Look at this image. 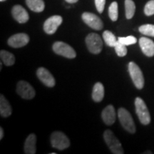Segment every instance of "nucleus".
<instances>
[{
	"instance_id": "nucleus-1",
	"label": "nucleus",
	"mask_w": 154,
	"mask_h": 154,
	"mask_svg": "<svg viewBox=\"0 0 154 154\" xmlns=\"http://www.w3.org/2000/svg\"><path fill=\"white\" fill-rule=\"evenodd\" d=\"M136 112L140 122L143 125H148L151 122V115L148 109L147 106L143 100L140 97H137L135 100Z\"/></svg>"
},
{
	"instance_id": "nucleus-2",
	"label": "nucleus",
	"mask_w": 154,
	"mask_h": 154,
	"mask_svg": "<svg viewBox=\"0 0 154 154\" xmlns=\"http://www.w3.org/2000/svg\"><path fill=\"white\" fill-rule=\"evenodd\" d=\"M118 116L123 128L131 134H134L136 132V126L131 113L124 108H120L118 111Z\"/></svg>"
},
{
	"instance_id": "nucleus-3",
	"label": "nucleus",
	"mask_w": 154,
	"mask_h": 154,
	"mask_svg": "<svg viewBox=\"0 0 154 154\" xmlns=\"http://www.w3.org/2000/svg\"><path fill=\"white\" fill-rule=\"evenodd\" d=\"M103 138L106 143L108 147L114 154H124V151L121 142L115 136L113 133L110 130L105 131L103 134Z\"/></svg>"
},
{
	"instance_id": "nucleus-4",
	"label": "nucleus",
	"mask_w": 154,
	"mask_h": 154,
	"mask_svg": "<svg viewBox=\"0 0 154 154\" xmlns=\"http://www.w3.org/2000/svg\"><path fill=\"white\" fill-rule=\"evenodd\" d=\"M128 72L134 82V85L138 89H142L144 86V77L139 66L134 61L128 63Z\"/></svg>"
},
{
	"instance_id": "nucleus-5",
	"label": "nucleus",
	"mask_w": 154,
	"mask_h": 154,
	"mask_svg": "<svg viewBox=\"0 0 154 154\" xmlns=\"http://www.w3.org/2000/svg\"><path fill=\"white\" fill-rule=\"evenodd\" d=\"M86 44L89 51L94 54H98L102 51L103 42L99 34H89L86 37Z\"/></svg>"
},
{
	"instance_id": "nucleus-6",
	"label": "nucleus",
	"mask_w": 154,
	"mask_h": 154,
	"mask_svg": "<svg viewBox=\"0 0 154 154\" xmlns=\"http://www.w3.org/2000/svg\"><path fill=\"white\" fill-rule=\"evenodd\" d=\"M51 144L53 148L58 150H64L69 147L70 141L63 133L55 131L51 136Z\"/></svg>"
},
{
	"instance_id": "nucleus-7",
	"label": "nucleus",
	"mask_w": 154,
	"mask_h": 154,
	"mask_svg": "<svg viewBox=\"0 0 154 154\" xmlns=\"http://www.w3.org/2000/svg\"><path fill=\"white\" fill-rule=\"evenodd\" d=\"M53 51L58 55L62 56L68 59H74L76 54L74 49L66 43L63 42H56L53 44Z\"/></svg>"
},
{
	"instance_id": "nucleus-8",
	"label": "nucleus",
	"mask_w": 154,
	"mask_h": 154,
	"mask_svg": "<svg viewBox=\"0 0 154 154\" xmlns=\"http://www.w3.org/2000/svg\"><path fill=\"white\" fill-rule=\"evenodd\" d=\"M17 92L21 97L24 99H32L35 96V90L25 81H20L17 83Z\"/></svg>"
},
{
	"instance_id": "nucleus-9",
	"label": "nucleus",
	"mask_w": 154,
	"mask_h": 154,
	"mask_svg": "<svg viewBox=\"0 0 154 154\" xmlns=\"http://www.w3.org/2000/svg\"><path fill=\"white\" fill-rule=\"evenodd\" d=\"M82 19L88 26L95 30H101L103 27V22L97 15L91 12H84L82 14Z\"/></svg>"
},
{
	"instance_id": "nucleus-10",
	"label": "nucleus",
	"mask_w": 154,
	"mask_h": 154,
	"mask_svg": "<svg viewBox=\"0 0 154 154\" xmlns=\"http://www.w3.org/2000/svg\"><path fill=\"white\" fill-rule=\"evenodd\" d=\"M63 19L59 15H54L45 21L44 24V30L48 34H53L57 32L58 27L62 23Z\"/></svg>"
},
{
	"instance_id": "nucleus-11",
	"label": "nucleus",
	"mask_w": 154,
	"mask_h": 154,
	"mask_svg": "<svg viewBox=\"0 0 154 154\" xmlns=\"http://www.w3.org/2000/svg\"><path fill=\"white\" fill-rule=\"evenodd\" d=\"M36 75H37L38 79L41 81L45 86L51 88L55 86L56 82L54 77L47 69L44 68V67L38 68L36 72Z\"/></svg>"
},
{
	"instance_id": "nucleus-12",
	"label": "nucleus",
	"mask_w": 154,
	"mask_h": 154,
	"mask_svg": "<svg viewBox=\"0 0 154 154\" xmlns=\"http://www.w3.org/2000/svg\"><path fill=\"white\" fill-rule=\"evenodd\" d=\"M29 42V36L27 34L19 33L11 36L8 39V44L13 48H20L26 46Z\"/></svg>"
},
{
	"instance_id": "nucleus-13",
	"label": "nucleus",
	"mask_w": 154,
	"mask_h": 154,
	"mask_svg": "<svg viewBox=\"0 0 154 154\" xmlns=\"http://www.w3.org/2000/svg\"><path fill=\"white\" fill-rule=\"evenodd\" d=\"M11 14L15 20L20 24H24V23L27 22L29 19L28 12L21 5L14 6L12 10H11Z\"/></svg>"
},
{
	"instance_id": "nucleus-14",
	"label": "nucleus",
	"mask_w": 154,
	"mask_h": 154,
	"mask_svg": "<svg viewBox=\"0 0 154 154\" xmlns=\"http://www.w3.org/2000/svg\"><path fill=\"white\" fill-rule=\"evenodd\" d=\"M139 46L143 53L149 57L154 56V42L147 37H140Z\"/></svg>"
},
{
	"instance_id": "nucleus-15",
	"label": "nucleus",
	"mask_w": 154,
	"mask_h": 154,
	"mask_svg": "<svg viewBox=\"0 0 154 154\" xmlns=\"http://www.w3.org/2000/svg\"><path fill=\"white\" fill-rule=\"evenodd\" d=\"M101 117L105 124L108 126H111L114 124L116 114L114 107L112 105H109L103 109L101 113Z\"/></svg>"
},
{
	"instance_id": "nucleus-16",
	"label": "nucleus",
	"mask_w": 154,
	"mask_h": 154,
	"mask_svg": "<svg viewBox=\"0 0 154 154\" xmlns=\"http://www.w3.org/2000/svg\"><path fill=\"white\" fill-rule=\"evenodd\" d=\"M36 136L31 134L26 138L24 143V153L26 154H34L36 151Z\"/></svg>"
},
{
	"instance_id": "nucleus-17",
	"label": "nucleus",
	"mask_w": 154,
	"mask_h": 154,
	"mask_svg": "<svg viewBox=\"0 0 154 154\" xmlns=\"http://www.w3.org/2000/svg\"><path fill=\"white\" fill-rule=\"evenodd\" d=\"M12 109L9 101L5 97L3 94L0 96V114L2 117L7 118L11 114Z\"/></svg>"
},
{
	"instance_id": "nucleus-18",
	"label": "nucleus",
	"mask_w": 154,
	"mask_h": 154,
	"mask_svg": "<svg viewBox=\"0 0 154 154\" xmlns=\"http://www.w3.org/2000/svg\"><path fill=\"white\" fill-rule=\"evenodd\" d=\"M104 97V87L101 82H97L94 86L92 99L96 102H101Z\"/></svg>"
},
{
	"instance_id": "nucleus-19",
	"label": "nucleus",
	"mask_w": 154,
	"mask_h": 154,
	"mask_svg": "<svg viewBox=\"0 0 154 154\" xmlns=\"http://www.w3.org/2000/svg\"><path fill=\"white\" fill-rule=\"evenodd\" d=\"M26 3L29 8L34 12H42L45 7L43 0H26Z\"/></svg>"
},
{
	"instance_id": "nucleus-20",
	"label": "nucleus",
	"mask_w": 154,
	"mask_h": 154,
	"mask_svg": "<svg viewBox=\"0 0 154 154\" xmlns=\"http://www.w3.org/2000/svg\"><path fill=\"white\" fill-rule=\"evenodd\" d=\"M0 57H1L2 61L5 63L6 66H10L14 64L15 63V57L14 54L9 52V51H5V50H2L0 51Z\"/></svg>"
},
{
	"instance_id": "nucleus-21",
	"label": "nucleus",
	"mask_w": 154,
	"mask_h": 154,
	"mask_svg": "<svg viewBox=\"0 0 154 154\" xmlns=\"http://www.w3.org/2000/svg\"><path fill=\"white\" fill-rule=\"evenodd\" d=\"M103 38L104 40L105 43L107 44L109 47H114L116 44L118 42V40L116 39L114 34L110 31L106 30L103 33Z\"/></svg>"
},
{
	"instance_id": "nucleus-22",
	"label": "nucleus",
	"mask_w": 154,
	"mask_h": 154,
	"mask_svg": "<svg viewBox=\"0 0 154 154\" xmlns=\"http://www.w3.org/2000/svg\"><path fill=\"white\" fill-rule=\"evenodd\" d=\"M125 10L126 19H131L134 16L136 11V5L133 0H125Z\"/></svg>"
},
{
	"instance_id": "nucleus-23",
	"label": "nucleus",
	"mask_w": 154,
	"mask_h": 154,
	"mask_svg": "<svg viewBox=\"0 0 154 154\" xmlns=\"http://www.w3.org/2000/svg\"><path fill=\"white\" fill-rule=\"evenodd\" d=\"M109 17L113 22H116L119 17V9L118 3L116 2H113L111 3L109 8Z\"/></svg>"
},
{
	"instance_id": "nucleus-24",
	"label": "nucleus",
	"mask_w": 154,
	"mask_h": 154,
	"mask_svg": "<svg viewBox=\"0 0 154 154\" xmlns=\"http://www.w3.org/2000/svg\"><path fill=\"white\" fill-rule=\"evenodd\" d=\"M141 34L146 36H153L154 37V25L153 24H143L138 29Z\"/></svg>"
},
{
	"instance_id": "nucleus-25",
	"label": "nucleus",
	"mask_w": 154,
	"mask_h": 154,
	"mask_svg": "<svg viewBox=\"0 0 154 154\" xmlns=\"http://www.w3.org/2000/svg\"><path fill=\"white\" fill-rule=\"evenodd\" d=\"M114 48H115L116 53L117 54V55H118L119 57H123L126 55L127 49H126V45H124V44H123L122 43H121V42H119L118 41L117 44H116Z\"/></svg>"
},
{
	"instance_id": "nucleus-26",
	"label": "nucleus",
	"mask_w": 154,
	"mask_h": 154,
	"mask_svg": "<svg viewBox=\"0 0 154 154\" xmlns=\"http://www.w3.org/2000/svg\"><path fill=\"white\" fill-rule=\"evenodd\" d=\"M118 41L126 46L132 45L137 42V39L134 36H128L126 37H119Z\"/></svg>"
},
{
	"instance_id": "nucleus-27",
	"label": "nucleus",
	"mask_w": 154,
	"mask_h": 154,
	"mask_svg": "<svg viewBox=\"0 0 154 154\" xmlns=\"http://www.w3.org/2000/svg\"><path fill=\"white\" fill-rule=\"evenodd\" d=\"M144 13L146 16H151L154 14V0L148 2L144 7Z\"/></svg>"
},
{
	"instance_id": "nucleus-28",
	"label": "nucleus",
	"mask_w": 154,
	"mask_h": 154,
	"mask_svg": "<svg viewBox=\"0 0 154 154\" xmlns=\"http://www.w3.org/2000/svg\"><path fill=\"white\" fill-rule=\"evenodd\" d=\"M106 4V0H95V5L96 9L99 11L100 14H101L104 9Z\"/></svg>"
},
{
	"instance_id": "nucleus-29",
	"label": "nucleus",
	"mask_w": 154,
	"mask_h": 154,
	"mask_svg": "<svg viewBox=\"0 0 154 154\" xmlns=\"http://www.w3.org/2000/svg\"><path fill=\"white\" fill-rule=\"evenodd\" d=\"M4 137V130L2 128V127L0 128V139H2Z\"/></svg>"
},
{
	"instance_id": "nucleus-30",
	"label": "nucleus",
	"mask_w": 154,
	"mask_h": 154,
	"mask_svg": "<svg viewBox=\"0 0 154 154\" xmlns=\"http://www.w3.org/2000/svg\"><path fill=\"white\" fill-rule=\"evenodd\" d=\"M65 1H66V2H68V3L74 4V3L77 2H78L79 0H65Z\"/></svg>"
},
{
	"instance_id": "nucleus-31",
	"label": "nucleus",
	"mask_w": 154,
	"mask_h": 154,
	"mask_svg": "<svg viewBox=\"0 0 154 154\" xmlns=\"http://www.w3.org/2000/svg\"><path fill=\"white\" fill-rule=\"evenodd\" d=\"M2 63L1 62V63H0V69H2Z\"/></svg>"
},
{
	"instance_id": "nucleus-32",
	"label": "nucleus",
	"mask_w": 154,
	"mask_h": 154,
	"mask_svg": "<svg viewBox=\"0 0 154 154\" xmlns=\"http://www.w3.org/2000/svg\"><path fill=\"white\" fill-rule=\"evenodd\" d=\"M6 0H0V2H5Z\"/></svg>"
}]
</instances>
